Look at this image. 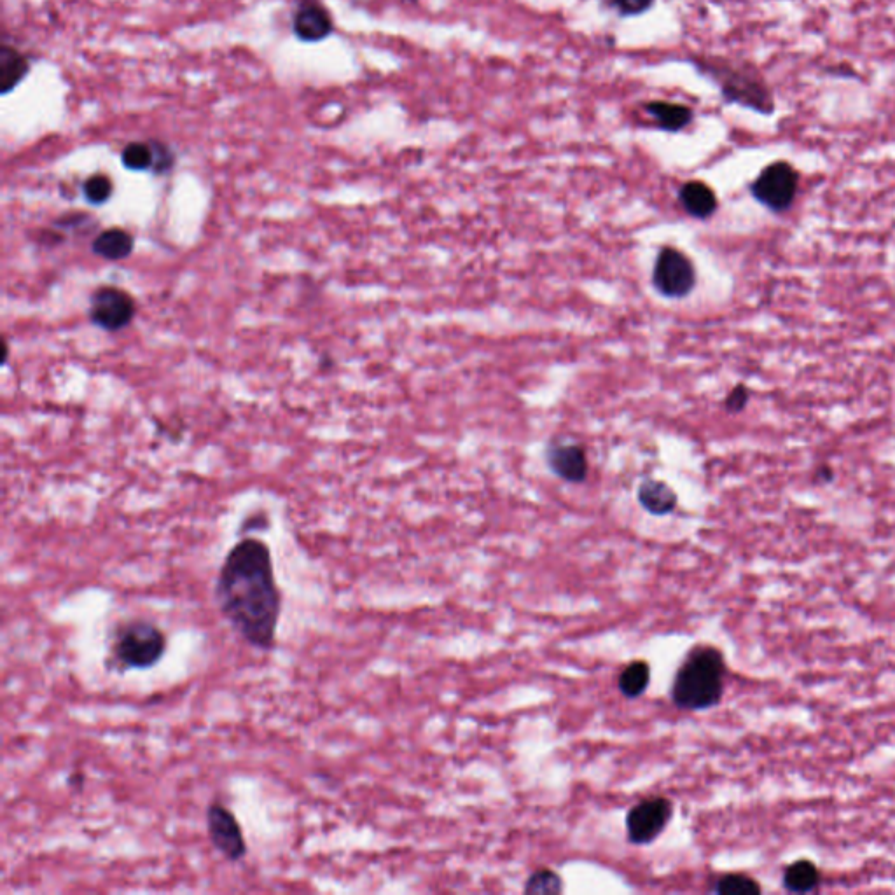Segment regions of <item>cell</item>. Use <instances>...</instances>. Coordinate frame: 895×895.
I'll use <instances>...</instances> for the list:
<instances>
[{
	"label": "cell",
	"mask_w": 895,
	"mask_h": 895,
	"mask_svg": "<svg viewBox=\"0 0 895 895\" xmlns=\"http://www.w3.org/2000/svg\"><path fill=\"white\" fill-rule=\"evenodd\" d=\"M214 598L223 618L249 646L259 651L275 647L282 595L266 542L245 537L229 549Z\"/></svg>",
	"instance_id": "1"
},
{
	"label": "cell",
	"mask_w": 895,
	"mask_h": 895,
	"mask_svg": "<svg viewBox=\"0 0 895 895\" xmlns=\"http://www.w3.org/2000/svg\"><path fill=\"white\" fill-rule=\"evenodd\" d=\"M726 661L719 649L696 647L673 679L672 700L682 710H707L724 696Z\"/></svg>",
	"instance_id": "2"
},
{
	"label": "cell",
	"mask_w": 895,
	"mask_h": 895,
	"mask_svg": "<svg viewBox=\"0 0 895 895\" xmlns=\"http://www.w3.org/2000/svg\"><path fill=\"white\" fill-rule=\"evenodd\" d=\"M679 202L682 209L694 219H708L717 210V196L714 189L705 182L689 181L679 189Z\"/></svg>",
	"instance_id": "12"
},
{
	"label": "cell",
	"mask_w": 895,
	"mask_h": 895,
	"mask_svg": "<svg viewBox=\"0 0 895 895\" xmlns=\"http://www.w3.org/2000/svg\"><path fill=\"white\" fill-rule=\"evenodd\" d=\"M714 892L721 895H759L761 885L750 876L731 873L717 880Z\"/></svg>",
	"instance_id": "19"
},
{
	"label": "cell",
	"mask_w": 895,
	"mask_h": 895,
	"mask_svg": "<svg viewBox=\"0 0 895 895\" xmlns=\"http://www.w3.org/2000/svg\"><path fill=\"white\" fill-rule=\"evenodd\" d=\"M607 4L614 9L619 16L632 18L647 13L653 7L654 0H607Z\"/></svg>",
	"instance_id": "23"
},
{
	"label": "cell",
	"mask_w": 895,
	"mask_h": 895,
	"mask_svg": "<svg viewBox=\"0 0 895 895\" xmlns=\"http://www.w3.org/2000/svg\"><path fill=\"white\" fill-rule=\"evenodd\" d=\"M167 647V635L153 621H123L112 632L109 646L111 668L118 672L149 670L163 660Z\"/></svg>",
	"instance_id": "3"
},
{
	"label": "cell",
	"mask_w": 895,
	"mask_h": 895,
	"mask_svg": "<svg viewBox=\"0 0 895 895\" xmlns=\"http://www.w3.org/2000/svg\"><path fill=\"white\" fill-rule=\"evenodd\" d=\"M83 780V775H76V777L72 778V780H70L69 778V785H72V787H74V785H77V787H81V785H83Z\"/></svg>",
	"instance_id": "26"
},
{
	"label": "cell",
	"mask_w": 895,
	"mask_h": 895,
	"mask_svg": "<svg viewBox=\"0 0 895 895\" xmlns=\"http://www.w3.org/2000/svg\"><path fill=\"white\" fill-rule=\"evenodd\" d=\"M750 191L757 202L763 203L764 207L782 212L789 209L796 198L798 174L789 163L777 161L764 168L756 181L752 182Z\"/></svg>",
	"instance_id": "6"
},
{
	"label": "cell",
	"mask_w": 895,
	"mask_h": 895,
	"mask_svg": "<svg viewBox=\"0 0 895 895\" xmlns=\"http://www.w3.org/2000/svg\"><path fill=\"white\" fill-rule=\"evenodd\" d=\"M696 67L719 84L726 102L761 114H771L775 109L771 91L754 70L736 69L724 63H696Z\"/></svg>",
	"instance_id": "4"
},
{
	"label": "cell",
	"mask_w": 895,
	"mask_h": 895,
	"mask_svg": "<svg viewBox=\"0 0 895 895\" xmlns=\"http://www.w3.org/2000/svg\"><path fill=\"white\" fill-rule=\"evenodd\" d=\"M563 883L562 878L556 875L551 869H539L534 875L528 878L525 885V894H562Z\"/></svg>",
	"instance_id": "20"
},
{
	"label": "cell",
	"mask_w": 895,
	"mask_h": 895,
	"mask_svg": "<svg viewBox=\"0 0 895 895\" xmlns=\"http://www.w3.org/2000/svg\"><path fill=\"white\" fill-rule=\"evenodd\" d=\"M747 403H749V392H747V389H745L743 385L731 390L729 396L726 397V408H728L729 411H733V413L742 411L743 408L747 406Z\"/></svg>",
	"instance_id": "25"
},
{
	"label": "cell",
	"mask_w": 895,
	"mask_h": 895,
	"mask_svg": "<svg viewBox=\"0 0 895 895\" xmlns=\"http://www.w3.org/2000/svg\"><path fill=\"white\" fill-rule=\"evenodd\" d=\"M646 112L649 118L654 119L656 128L668 133L682 132L691 125L694 118L693 111L687 105L665 100H654L651 104H647Z\"/></svg>",
	"instance_id": "13"
},
{
	"label": "cell",
	"mask_w": 895,
	"mask_h": 895,
	"mask_svg": "<svg viewBox=\"0 0 895 895\" xmlns=\"http://www.w3.org/2000/svg\"><path fill=\"white\" fill-rule=\"evenodd\" d=\"M151 147H153V167L156 172H165V170L172 167L174 156H172L170 149H168L165 144H161V142H153Z\"/></svg>",
	"instance_id": "24"
},
{
	"label": "cell",
	"mask_w": 895,
	"mask_h": 895,
	"mask_svg": "<svg viewBox=\"0 0 895 895\" xmlns=\"http://www.w3.org/2000/svg\"><path fill=\"white\" fill-rule=\"evenodd\" d=\"M112 182L105 175H93L84 184V195L91 203H104L111 198Z\"/></svg>",
	"instance_id": "22"
},
{
	"label": "cell",
	"mask_w": 895,
	"mask_h": 895,
	"mask_svg": "<svg viewBox=\"0 0 895 895\" xmlns=\"http://www.w3.org/2000/svg\"><path fill=\"white\" fill-rule=\"evenodd\" d=\"M649 680H651V668L646 661H633L619 675V691L625 694L626 698H639L649 686Z\"/></svg>",
	"instance_id": "18"
},
{
	"label": "cell",
	"mask_w": 895,
	"mask_h": 895,
	"mask_svg": "<svg viewBox=\"0 0 895 895\" xmlns=\"http://www.w3.org/2000/svg\"><path fill=\"white\" fill-rule=\"evenodd\" d=\"M135 315V303L128 292L118 287H104L91 299V319L109 331H118L130 324Z\"/></svg>",
	"instance_id": "9"
},
{
	"label": "cell",
	"mask_w": 895,
	"mask_h": 895,
	"mask_svg": "<svg viewBox=\"0 0 895 895\" xmlns=\"http://www.w3.org/2000/svg\"><path fill=\"white\" fill-rule=\"evenodd\" d=\"M153 147L151 144H140L133 142L130 146L125 147L123 151V163L130 170H147L153 167Z\"/></svg>",
	"instance_id": "21"
},
{
	"label": "cell",
	"mask_w": 895,
	"mask_h": 895,
	"mask_svg": "<svg viewBox=\"0 0 895 895\" xmlns=\"http://www.w3.org/2000/svg\"><path fill=\"white\" fill-rule=\"evenodd\" d=\"M640 506L654 516H665L677 507V495L672 488L656 479H647L639 486Z\"/></svg>",
	"instance_id": "14"
},
{
	"label": "cell",
	"mask_w": 895,
	"mask_h": 895,
	"mask_svg": "<svg viewBox=\"0 0 895 895\" xmlns=\"http://www.w3.org/2000/svg\"><path fill=\"white\" fill-rule=\"evenodd\" d=\"M822 882V873L817 868V864L808 859H799V861L789 864L784 871L785 889L792 894H808L819 887Z\"/></svg>",
	"instance_id": "15"
},
{
	"label": "cell",
	"mask_w": 895,
	"mask_h": 895,
	"mask_svg": "<svg viewBox=\"0 0 895 895\" xmlns=\"http://www.w3.org/2000/svg\"><path fill=\"white\" fill-rule=\"evenodd\" d=\"M673 805L667 798L644 799L633 806L626 817L628 838L637 845L656 840L672 820Z\"/></svg>",
	"instance_id": "8"
},
{
	"label": "cell",
	"mask_w": 895,
	"mask_h": 895,
	"mask_svg": "<svg viewBox=\"0 0 895 895\" xmlns=\"http://www.w3.org/2000/svg\"><path fill=\"white\" fill-rule=\"evenodd\" d=\"M207 831L212 847L229 862L242 861L247 855V841L235 813L228 806L214 801L207 808Z\"/></svg>",
	"instance_id": "7"
},
{
	"label": "cell",
	"mask_w": 895,
	"mask_h": 895,
	"mask_svg": "<svg viewBox=\"0 0 895 895\" xmlns=\"http://www.w3.org/2000/svg\"><path fill=\"white\" fill-rule=\"evenodd\" d=\"M93 250L109 261H121L132 254V235L125 229H107L95 240Z\"/></svg>",
	"instance_id": "17"
},
{
	"label": "cell",
	"mask_w": 895,
	"mask_h": 895,
	"mask_svg": "<svg viewBox=\"0 0 895 895\" xmlns=\"http://www.w3.org/2000/svg\"><path fill=\"white\" fill-rule=\"evenodd\" d=\"M546 462L558 478L569 483H583L590 471L586 451L574 443H551L546 450Z\"/></svg>",
	"instance_id": "10"
},
{
	"label": "cell",
	"mask_w": 895,
	"mask_h": 895,
	"mask_svg": "<svg viewBox=\"0 0 895 895\" xmlns=\"http://www.w3.org/2000/svg\"><path fill=\"white\" fill-rule=\"evenodd\" d=\"M294 32L301 41L317 42L333 32V20L326 7L306 0L294 14Z\"/></svg>",
	"instance_id": "11"
},
{
	"label": "cell",
	"mask_w": 895,
	"mask_h": 895,
	"mask_svg": "<svg viewBox=\"0 0 895 895\" xmlns=\"http://www.w3.org/2000/svg\"><path fill=\"white\" fill-rule=\"evenodd\" d=\"M28 74V60L18 49L4 44L0 48V91L6 95Z\"/></svg>",
	"instance_id": "16"
},
{
	"label": "cell",
	"mask_w": 895,
	"mask_h": 895,
	"mask_svg": "<svg viewBox=\"0 0 895 895\" xmlns=\"http://www.w3.org/2000/svg\"><path fill=\"white\" fill-rule=\"evenodd\" d=\"M653 285L665 298H686L696 285L694 264L684 252L665 247L654 263Z\"/></svg>",
	"instance_id": "5"
}]
</instances>
